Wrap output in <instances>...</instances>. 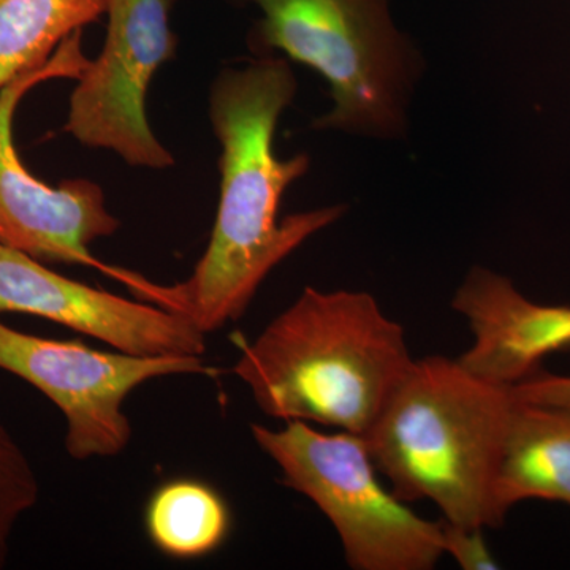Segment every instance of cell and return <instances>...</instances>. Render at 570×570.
I'll use <instances>...</instances> for the list:
<instances>
[{
    "mask_svg": "<svg viewBox=\"0 0 570 570\" xmlns=\"http://www.w3.org/2000/svg\"><path fill=\"white\" fill-rule=\"evenodd\" d=\"M298 82L284 56L261 55L225 67L209 92V121L220 145V195L208 246L183 283L159 285L118 269L116 279L142 302L189 321L204 335L238 321L266 276L311 236L343 219L347 205H330L279 219L292 184L309 171L311 157L281 159L277 124Z\"/></svg>",
    "mask_w": 570,
    "mask_h": 570,
    "instance_id": "cell-1",
    "label": "cell"
},
{
    "mask_svg": "<svg viewBox=\"0 0 570 570\" xmlns=\"http://www.w3.org/2000/svg\"><path fill=\"white\" fill-rule=\"evenodd\" d=\"M414 358L403 326L367 292L306 287L232 371L268 417L365 438Z\"/></svg>",
    "mask_w": 570,
    "mask_h": 570,
    "instance_id": "cell-2",
    "label": "cell"
},
{
    "mask_svg": "<svg viewBox=\"0 0 570 570\" xmlns=\"http://www.w3.org/2000/svg\"><path fill=\"white\" fill-rule=\"evenodd\" d=\"M515 396L459 358L414 360L366 434L377 472L401 501H430L444 521L498 528L494 482Z\"/></svg>",
    "mask_w": 570,
    "mask_h": 570,
    "instance_id": "cell-3",
    "label": "cell"
},
{
    "mask_svg": "<svg viewBox=\"0 0 570 570\" xmlns=\"http://www.w3.org/2000/svg\"><path fill=\"white\" fill-rule=\"evenodd\" d=\"M261 10L258 55H284L317 71L332 108L318 132L404 140L412 99L425 71L417 43L396 24L390 0H243Z\"/></svg>",
    "mask_w": 570,
    "mask_h": 570,
    "instance_id": "cell-4",
    "label": "cell"
},
{
    "mask_svg": "<svg viewBox=\"0 0 570 570\" xmlns=\"http://www.w3.org/2000/svg\"><path fill=\"white\" fill-rule=\"evenodd\" d=\"M250 433L281 483L332 521L352 569L431 570L444 557L442 521L422 519L381 485L365 438L321 433L298 420L281 430L254 423Z\"/></svg>",
    "mask_w": 570,
    "mask_h": 570,
    "instance_id": "cell-5",
    "label": "cell"
},
{
    "mask_svg": "<svg viewBox=\"0 0 570 570\" xmlns=\"http://www.w3.org/2000/svg\"><path fill=\"white\" fill-rule=\"evenodd\" d=\"M0 370L43 393L67 422L73 460L110 459L132 439L124 403L153 379L214 373L202 356H141L96 351L81 341L48 340L0 322Z\"/></svg>",
    "mask_w": 570,
    "mask_h": 570,
    "instance_id": "cell-6",
    "label": "cell"
},
{
    "mask_svg": "<svg viewBox=\"0 0 570 570\" xmlns=\"http://www.w3.org/2000/svg\"><path fill=\"white\" fill-rule=\"evenodd\" d=\"M82 31L71 33L40 69L28 71L0 91V246L20 250L41 264L92 266L110 273L97 261L91 245L121 228L107 208L105 194L91 179H63L50 186L22 164L13 140L18 105L37 85L77 80L91 59L81 50Z\"/></svg>",
    "mask_w": 570,
    "mask_h": 570,
    "instance_id": "cell-7",
    "label": "cell"
},
{
    "mask_svg": "<svg viewBox=\"0 0 570 570\" xmlns=\"http://www.w3.org/2000/svg\"><path fill=\"white\" fill-rule=\"evenodd\" d=\"M174 0H108L107 36L71 92L63 132L135 168L165 170L174 154L153 132L146 96L157 70L176 56Z\"/></svg>",
    "mask_w": 570,
    "mask_h": 570,
    "instance_id": "cell-8",
    "label": "cell"
},
{
    "mask_svg": "<svg viewBox=\"0 0 570 570\" xmlns=\"http://www.w3.org/2000/svg\"><path fill=\"white\" fill-rule=\"evenodd\" d=\"M0 313L29 314L141 356H202L204 333L165 307L70 279L0 246Z\"/></svg>",
    "mask_w": 570,
    "mask_h": 570,
    "instance_id": "cell-9",
    "label": "cell"
},
{
    "mask_svg": "<svg viewBox=\"0 0 570 570\" xmlns=\"http://www.w3.org/2000/svg\"><path fill=\"white\" fill-rule=\"evenodd\" d=\"M452 306L474 335L460 362L498 384H517L540 370L546 356L570 348V306L532 302L485 266L469 269Z\"/></svg>",
    "mask_w": 570,
    "mask_h": 570,
    "instance_id": "cell-10",
    "label": "cell"
},
{
    "mask_svg": "<svg viewBox=\"0 0 570 570\" xmlns=\"http://www.w3.org/2000/svg\"><path fill=\"white\" fill-rule=\"evenodd\" d=\"M530 499L570 508V407L515 396L494 482L498 519Z\"/></svg>",
    "mask_w": 570,
    "mask_h": 570,
    "instance_id": "cell-11",
    "label": "cell"
},
{
    "mask_svg": "<svg viewBox=\"0 0 570 570\" xmlns=\"http://www.w3.org/2000/svg\"><path fill=\"white\" fill-rule=\"evenodd\" d=\"M142 520L153 546L183 561L213 554L232 530V510L223 493L197 478L160 483L146 502Z\"/></svg>",
    "mask_w": 570,
    "mask_h": 570,
    "instance_id": "cell-12",
    "label": "cell"
},
{
    "mask_svg": "<svg viewBox=\"0 0 570 570\" xmlns=\"http://www.w3.org/2000/svg\"><path fill=\"white\" fill-rule=\"evenodd\" d=\"M107 9L108 0H0V91L43 67L63 40Z\"/></svg>",
    "mask_w": 570,
    "mask_h": 570,
    "instance_id": "cell-13",
    "label": "cell"
},
{
    "mask_svg": "<svg viewBox=\"0 0 570 570\" xmlns=\"http://www.w3.org/2000/svg\"><path fill=\"white\" fill-rule=\"evenodd\" d=\"M40 482L31 460L0 420V569L22 517L39 504Z\"/></svg>",
    "mask_w": 570,
    "mask_h": 570,
    "instance_id": "cell-14",
    "label": "cell"
},
{
    "mask_svg": "<svg viewBox=\"0 0 570 570\" xmlns=\"http://www.w3.org/2000/svg\"><path fill=\"white\" fill-rule=\"evenodd\" d=\"M444 530V551L450 554L456 564L464 570H493L499 569L494 560L483 530L480 528L459 527V524L442 521Z\"/></svg>",
    "mask_w": 570,
    "mask_h": 570,
    "instance_id": "cell-15",
    "label": "cell"
},
{
    "mask_svg": "<svg viewBox=\"0 0 570 570\" xmlns=\"http://www.w3.org/2000/svg\"><path fill=\"white\" fill-rule=\"evenodd\" d=\"M513 395L531 403L570 407V376L535 371L512 385Z\"/></svg>",
    "mask_w": 570,
    "mask_h": 570,
    "instance_id": "cell-16",
    "label": "cell"
}]
</instances>
